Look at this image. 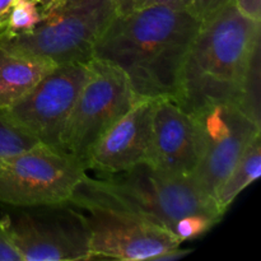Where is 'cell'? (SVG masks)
Returning <instances> with one entry per match:
<instances>
[{
	"instance_id": "1",
	"label": "cell",
	"mask_w": 261,
	"mask_h": 261,
	"mask_svg": "<svg viewBox=\"0 0 261 261\" xmlns=\"http://www.w3.org/2000/svg\"><path fill=\"white\" fill-rule=\"evenodd\" d=\"M201 22L188 9L148 5L116 15L94 47L93 58L114 64L138 98H175L181 68Z\"/></svg>"
},
{
	"instance_id": "2",
	"label": "cell",
	"mask_w": 261,
	"mask_h": 261,
	"mask_svg": "<svg viewBox=\"0 0 261 261\" xmlns=\"http://www.w3.org/2000/svg\"><path fill=\"white\" fill-rule=\"evenodd\" d=\"M74 208L107 209L165 227L181 241L199 239L221 222L213 198L191 177H173L140 165L129 171L84 177L69 201Z\"/></svg>"
},
{
	"instance_id": "3",
	"label": "cell",
	"mask_w": 261,
	"mask_h": 261,
	"mask_svg": "<svg viewBox=\"0 0 261 261\" xmlns=\"http://www.w3.org/2000/svg\"><path fill=\"white\" fill-rule=\"evenodd\" d=\"M261 46V22L234 3L201 22L181 68L175 101L189 112L239 105L252 56Z\"/></svg>"
},
{
	"instance_id": "4",
	"label": "cell",
	"mask_w": 261,
	"mask_h": 261,
	"mask_svg": "<svg viewBox=\"0 0 261 261\" xmlns=\"http://www.w3.org/2000/svg\"><path fill=\"white\" fill-rule=\"evenodd\" d=\"M115 17L112 0H63L42 13L35 30L12 37L0 35V42L56 65L88 63Z\"/></svg>"
},
{
	"instance_id": "5",
	"label": "cell",
	"mask_w": 261,
	"mask_h": 261,
	"mask_svg": "<svg viewBox=\"0 0 261 261\" xmlns=\"http://www.w3.org/2000/svg\"><path fill=\"white\" fill-rule=\"evenodd\" d=\"M86 176L82 158L38 142L0 158V203L13 208L69 204Z\"/></svg>"
},
{
	"instance_id": "6",
	"label": "cell",
	"mask_w": 261,
	"mask_h": 261,
	"mask_svg": "<svg viewBox=\"0 0 261 261\" xmlns=\"http://www.w3.org/2000/svg\"><path fill=\"white\" fill-rule=\"evenodd\" d=\"M15 209L0 219L22 261L92 260L86 214L70 204Z\"/></svg>"
},
{
	"instance_id": "7",
	"label": "cell",
	"mask_w": 261,
	"mask_h": 261,
	"mask_svg": "<svg viewBox=\"0 0 261 261\" xmlns=\"http://www.w3.org/2000/svg\"><path fill=\"white\" fill-rule=\"evenodd\" d=\"M124 71L98 58L88 61V76L60 140V148L84 161L92 145L138 101Z\"/></svg>"
},
{
	"instance_id": "8",
	"label": "cell",
	"mask_w": 261,
	"mask_h": 261,
	"mask_svg": "<svg viewBox=\"0 0 261 261\" xmlns=\"http://www.w3.org/2000/svg\"><path fill=\"white\" fill-rule=\"evenodd\" d=\"M88 76V63L56 65L5 116L38 142L60 148L61 135Z\"/></svg>"
},
{
	"instance_id": "9",
	"label": "cell",
	"mask_w": 261,
	"mask_h": 261,
	"mask_svg": "<svg viewBox=\"0 0 261 261\" xmlns=\"http://www.w3.org/2000/svg\"><path fill=\"white\" fill-rule=\"evenodd\" d=\"M191 114L201 135L200 162L191 178L214 199L247 145L261 134V126L232 103L212 105Z\"/></svg>"
},
{
	"instance_id": "10",
	"label": "cell",
	"mask_w": 261,
	"mask_h": 261,
	"mask_svg": "<svg viewBox=\"0 0 261 261\" xmlns=\"http://www.w3.org/2000/svg\"><path fill=\"white\" fill-rule=\"evenodd\" d=\"M92 260L153 261L182 244L172 232L149 221L107 209H87Z\"/></svg>"
},
{
	"instance_id": "11",
	"label": "cell",
	"mask_w": 261,
	"mask_h": 261,
	"mask_svg": "<svg viewBox=\"0 0 261 261\" xmlns=\"http://www.w3.org/2000/svg\"><path fill=\"white\" fill-rule=\"evenodd\" d=\"M200 157L201 135L196 117L175 99H154L149 166L173 177H191Z\"/></svg>"
},
{
	"instance_id": "12",
	"label": "cell",
	"mask_w": 261,
	"mask_h": 261,
	"mask_svg": "<svg viewBox=\"0 0 261 261\" xmlns=\"http://www.w3.org/2000/svg\"><path fill=\"white\" fill-rule=\"evenodd\" d=\"M154 99L140 98L87 153V170L102 176L125 172L152 161V114Z\"/></svg>"
},
{
	"instance_id": "13",
	"label": "cell",
	"mask_w": 261,
	"mask_h": 261,
	"mask_svg": "<svg viewBox=\"0 0 261 261\" xmlns=\"http://www.w3.org/2000/svg\"><path fill=\"white\" fill-rule=\"evenodd\" d=\"M55 66L51 60L14 51L0 42V111L20 101Z\"/></svg>"
},
{
	"instance_id": "14",
	"label": "cell",
	"mask_w": 261,
	"mask_h": 261,
	"mask_svg": "<svg viewBox=\"0 0 261 261\" xmlns=\"http://www.w3.org/2000/svg\"><path fill=\"white\" fill-rule=\"evenodd\" d=\"M261 173V134L251 140L236 165L228 173L217 190L214 200L217 208L224 216L227 209L236 200L237 196L252 182L259 178Z\"/></svg>"
},
{
	"instance_id": "15",
	"label": "cell",
	"mask_w": 261,
	"mask_h": 261,
	"mask_svg": "<svg viewBox=\"0 0 261 261\" xmlns=\"http://www.w3.org/2000/svg\"><path fill=\"white\" fill-rule=\"evenodd\" d=\"M260 47L256 48L250 64L249 71L245 78L244 87H242L241 97L237 107L244 111L252 121L261 126V114H260Z\"/></svg>"
},
{
	"instance_id": "16",
	"label": "cell",
	"mask_w": 261,
	"mask_h": 261,
	"mask_svg": "<svg viewBox=\"0 0 261 261\" xmlns=\"http://www.w3.org/2000/svg\"><path fill=\"white\" fill-rule=\"evenodd\" d=\"M41 19L42 12L37 3L33 0H17L12 8L7 27L0 32V35L12 37L31 32L35 30Z\"/></svg>"
},
{
	"instance_id": "17",
	"label": "cell",
	"mask_w": 261,
	"mask_h": 261,
	"mask_svg": "<svg viewBox=\"0 0 261 261\" xmlns=\"http://www.w3.org/2000/svg\"><path fill=\"white\" fill-rule=\"evenodd\" d=\"M36 143H38L37 139L15 126L4 112L0 111V158L28 149Z\"/></svg>"
},
{
	"instance_id": "18",
	"label": "cell",
	"mask_w": 261,
	"mask_h": 261,
	"mask_svg": "<svg viewBox=\"0 0 261 261\" xmlns=\"http://www.w3.org/2000/svg\"><path fill=\"white\" fill-rule=\"evenodd\" d=\"M233 0H191L188 10L200 22L211 18Z\"/></svg>"
},
{
	"instance_id": "19",
	"label": "cell",
	"mask_w": 261,
	"mask_h": 261,
	"mask_svg": "<svg viewBox=\"0 0 261 261\" xmlns=\"http://www.w3.org/2000/svg\"><path fill=\"white\" fill-rule=\"evenodd\" d=\"M0 261H22L19 252L10 241L4 224L0 219Z\"/></svg>"
},
{
	"instance_id": "20",
	"label": "cell",
	"mask_w": 261,
	"mask_h": 261,
	"mask_svg": "<svg viewBox=\"0 0 261 261\" xmlns=\"http://www.w3.org/2000/svg\"><path fill=\"white\" fill-rule=\"evenodd\" d=\"M233 3L250 19L261 22V0H233Z\"/></svg>"
},
{
	"instance_id": "21",
	"label": "cell",
	"mask_w": 261,
	"mask_h": 261,
	"mask_svg": "<svg viewBox=\"0 0 261 261\" xmlns=\"http://www.w3.org/2000/svg\"><path fill=\"white\" fill-rule=\"evenodd\" d=\"M116 9V15L124 17V15L132 14L137 10L148 7L149 0H112Z\"/></svg>"
},
{
	"instance_id": "22",
	"label": "cell",
	"mask_w": 261,
	"mask_h": 261,
	"mask_svg": "<svg viewBox=\"0 0 261 261\" xmlns=\"http://www.w3.org/2000/svg\"><path fill=\"white\" fill-rule=\"evenodd\" d=\"M17 0H0V32L7 27L10 12Z\"/></svg>"
},
{
	"instance_id": "23",
	"label": "cell",
	"mask_w": 261,
	"mask_h": 261,
	"mask_svg": "<svg viewBox=\"0 0 261 261\" xmlns=\"http://www.w3.org/2000/svg\"><path fill=\"white\" fill-rule=\"evenodd\" d=\"M191 252V250L189 249H180V247H176V249H172L170 250V251H166L165 254L160 255V256L155 257L153 261H172V260H177V259H181V257L186 256V255H189Z\"/></svg>"
},
{
	"instance_id": "24",
	"label": "cell",
	"mask_w": 261,
	"mask_h": 261,
	"mask_svg": "<svg viewBox=\"0 0 261 261\" xmlns=\"http://www.w3.org/2000/svg\"><path fill=\"white\" fill-rule=\"evenodd\" d=\"M191 0H149L148 5H167V7L177 8V9H188Z\"/></svg>"
},
{
	"instance_id": "25",
	"label": "cell",
	"mask_w": 261,
	"mask_h": 261,
	"mask_svg": "<svg viewBox=\"0 0 261 261\" xmlns=\"http://www.w3.org/2000/svg\"><path fill=\"white\" fill-rule=\"evenodd\" d=\"M35 3H37L38 7L41 8V12H46L50 8H53L54 5H56L58 3L63 2V0H33Z\"/></svg>"
}]
</instances>
